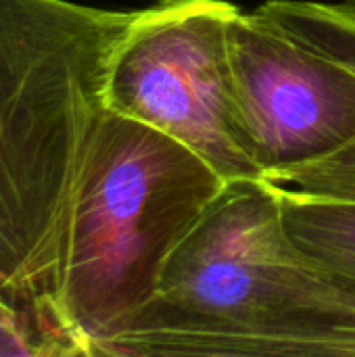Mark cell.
<instances>
[{"instance_id":"3957f363","label":"cell","mask_w":355,"mask_h":357,"mask_svg":"<svg viewBox=\"0 0 355 357\" xmlns=\"http://www.w3.org/2000/svg\"><path fill=\"white\" fill-rule=\"evenodd\" d=\"M224 180L190 149L107 111L73 201L56 295L65 356H109Z\"/></svg>"},{"instance_id":"7a4b0ae2","label":"cell","mask_w":355,"mask_h":357,"mask_svg":"<svg viewBox=\"0 0 355 357\" xmlns=\"http://www.w3.org/2000/svg\"><path fill=\"white\" fill-rule=\"evenodd\" d=\"M153 356H355V280L293 238L274 182H226L109 349Z\"/></svg>"},{"instance_id":"6da1fadb","label":"cell","mask_w":355,"mask_h":357,"mask_svg":"<svg viewBox=\"0 0 355 357\" xmlns=\"http://www.w3.org/2000/svg\"><path fill=\"white\" fill-rule=\"evenodd\" d=\"M134 10L0 0V295L61 356L56 295L84 163Z\"/></svg>"},{"instance_id":"ba28073f","label":"cell","mask_w":355,"mask_h":357,"mask_svg":"<svg viewBox=\"0 0 355 357\" xmlns=\"http://www.w3.org/2000/svg\"><path fill=\"white\" fill-rule=\"evenodd\" d=\"M0 356H38V349L27 335L0 326Z\"/></svg>"},{"instance_id":"52a82bcc","label":"cell","mask_w":355,"mask_h":357,"mask_svg":"<svg viewBox=\"0 0 355 357\" xmlns=\"http://www.w3.org/2000/svg\"><path fill=\"white\" fill-rule=\"evenodd\" d=\"M293 238L314 257L355 280V203L276 184Z\"/></svg>"},{"instance_id":"9c48e42d","label":"cell","mask_w":355,"mask_h":357,"mask_svg":"<svg viewBox=\"0 0 355 357\" xmlns=\"http://www.w3.org/2000/svg\"><path fill=\"white\" fill-rule=\"evenodd\" d=\"M0 326H4V328H10V331H17V333H23V335H27L31 341H33V345H36V349H38V356H42L40 354V345H38V341H36V337H33V333H31V328H29V324L25 322V318L0 295Z\"/></svg>"},{"instance_id":"277c9868","label":"cell","mask_w":355,"mask_h":357,"mask_svg":"<svg viewBox=\"0 0 355 357\" xmlns=\"http://www.w3.org/2000/svg\"><path fill=\"white\" fill-rule=\"evenodd\" d=\"M230 0H155L136 8L107 79V111L199 155L224 182L266 180L249 157L232 100Z\"/></svg>"},{"instance_id":"8992f818","label":"cell","mask_w":355,"mask_h":357,"mask_svg":"<svg viewBox=\"0 0 355 357\" xmlns=\"http://www.w3.org/2000/svg\"><path fill=\"white\" fill-rule=\"evenodd\" d=\"M259 6L291 33L355 73L354 0H268ZM274 184L355 203V140L318 161L282 172Z\"/></svg>"},{"instance_id":"5b68a950","label":"cell","mask_w":355,"mask_h":357,"mask_svg":"<svg viewBox=\"0 0 355 357\" xmlns=\"http://www.w3.org/2000/svg\"><path fill=\"white\" fill-rule=\"evenodd\" d=\"M234 115L266 180L318 161L355 140V73L262 6L228 25Z\"/></svg>"},{"instance_id":"30bf717a","label":"cell","mask_w":355,"mask_h":357,"mask_svg":"<svg viewBox=\"0 0 355 357\" xmlns=\"http://www.w3.org/2000/svg\"><path fill=\"white\" fill-rule=\"evenodd\" d=\"M354 2H355V0H354Z\"/></svg>"}]
</instances>
